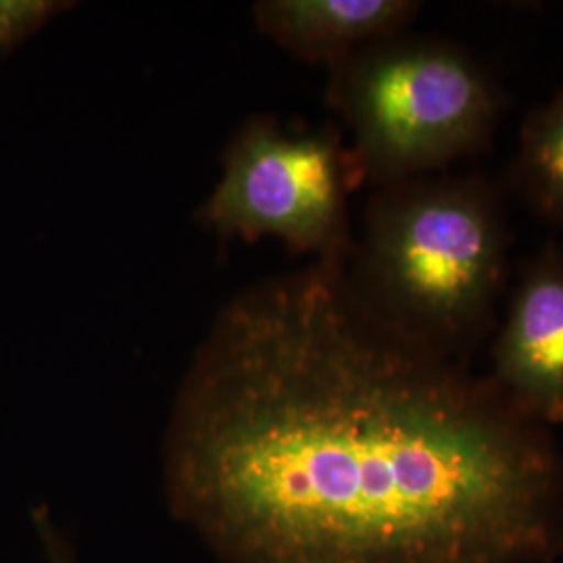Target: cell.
I'll return each mask as SVG.
<instances>
[{"mask_svg": "<svg viewBox=\"0 0 563 563\" xmlns=\"http://www.w3.org/2000/svg\"><path fill=\"white\" fill-rule=\"evenodd\" d=\"M172 514L222 563H547L563 460L470 362L384 322L344 262L239 292L176 393Z\"/></svg>", "mask_w": 563, "mask_h": 563, "instance_id": "cell-1", "label": "cell"}, {"mask_svg": "<svg viewBox=\"0 0 563 563\" xmlns=\"http://www.w3.org/2000/svg\"><path fill=\"white\" fill-rule=\"evenodd\" d=\"M511 230L481 174H430L378 188L344 262L355 295L423 346L470 362L493 339Z\"/></svg>", "mask_w": 563, "mask_h": 563, "instance_id": "cell-2", "label": "cell"}, {"mask_svg": "<svg viewBox=\"0 0 563 563\" xmlns=\"http://www.w3.org/2000/svg\"><path fill=\"white\" fill-rule=\"evenodd\" d=\"M330 99L360 178L378 188L446 172L483 153L504 115L488 67L457 42L393 36L332 69Z\"/></svg>", "mask_w": 563, "mask_h": 563, "instance_id": "cell-3", "label": "cell"}, {"mask_svg": "<svg viewBox=\"0 0 563 563\" xmlns=\"http://www.w3.org/2000/svg\"><path fill=\"white\" fill-rule=\"evenodd\" d=\"M360 181L336 130L286 134L255 120L230 144L202 218L223 236H274L316 262H346L353 251L349 192Z\"/></svg>", "mask_w": 563, "mask_h": 563, "instance_id": "cell-4", "label": "cell"}, {"mask_svg": "<svg viewBox=\"0 0 563 563\" xmlns=\"http://www.w3.org/2000/svg\"><path fill=\"white\" fill-rule=\"evenodd\" d=\"M507 401L544 428L563 423V244L523 263L493 334L486 374Z\"/></svg>", "mask_w": 563, "mask_h": 563, "instance_id": "cell-5", "label": "cell"}, {"mask_svg": "<svg viewBox=\"0 0 563 563\" xmlns=\"http://www.w3.org/2000/svg\"><path fill=\"white\" fill-rule=\"evenodd\" d=\"M411 0H265L257 25L284 51L334 67L374 42L402 34L422 11Z\"/></svg>", "mask_w": 563, "mask_h": 563, "instance_id": "cell-6", "label": "cell"}, {"mask_svg": "<svg viewBox=\"0 0 563 563\" xmlns=\"http://www.w3.org/2000/svg\"><path fill=\"white\" fill-rule=\"evenodd\" d=\"M507 181L537 220L563 232V90L528 111Z\"/></svg>", "mask_w": 563, "mask_h": 563, "instance_id": "cell-7", "label": "cell"}, {"mask_svg": "<svg viewBox=\"0 0 563 563\" xmlns=\"http://www.w3.org/2000/svg\"><path fill=\"white\" fill-rule=\"evenodd\" d=\"M69 7L57 0H0V57L18 51Z\"/></svg>", "mask_w": 563, "mask_h": 563, "instance_id": "cell-8", "label": "cell"}, {"mask_svg": "<svg viewBox=\"0 0 563 563\" xmlns=\"http://www.w3.org/2000/svg\"><path fill=\"white\" fill-rule=\"evenodd\" d=\"M36 528L41 532L42 541L46 547L48 563H76L69 549L60 541V534L55 530L53 522L48 520L46 511H36Z\"/></svg>", "mask_w": 563, "mask_h": 563, "instance_id": "cell-9", "label": "cell"}]
</instances>
